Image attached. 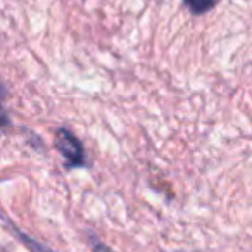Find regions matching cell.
Listing matches in <instances>:
<instances>
[{"label": "cell", "instance_id": "obj_4", "mask_svg": "<svg viewBox=\"0 0 252 252\" xmlns=\"http://www.w3.org/2000/svg\"><path fill=\"white\" fill-rule=\"evenodd\" d=\"M92 249H94V252H112L111 247H107L105 244H102L100 240H94V242H92Z\"/></svg>", "mask_w": 252, "mask_h": 252}, {"label": "cell", "instance_id": "obj_3", "mask_svg": "<svg viewBox=\"0 0 252 252\" xmlns=\"http://www.w3.org/2000/svg\"><path fill=\"white\" fill-rule=\"evenodd\" d=\"M183 4L189 7V11L192 12V14H206L207 11H211V9L216 5V0H183Z\"/></svg>", "mask_w": 252, "mask_h": 252}, {"label": "cell", "instance_id": "obj_1", "mask_svg": "<svg viewBox=\"0 0 252 252\" xmlns=\"http://www.w3.org/2000/svg\"><path fill=\"white\" fill-rule=\"evenodd\" d=\"M56 147L59 154L64 158L67 168H81L87 162L83 145L66 128H59L56 131Z\"/></svg>", "mask_w": 252, "mask_h": 252}, {"label": "cell", "instance_id": "obj_2", "mask_svg": "<svg viewBox=\"0 0 252 252\" xmlns=\"http://www.w3.org/2000/svg\"><path fill=\"white\" fill-rule=\"evenodd\" d=\"M11 230H12V233L18 235L19 240H21L23 244H25L26 247H28L32 252H56V251H52V249H50V247H47L45 244H42V242H38V240H36V238L30 237V235L23 233V231H19L18 228L12 226V224H11Z\"/></svg>", "mask_w": 252, "mask_h": 252}]
</instances>
